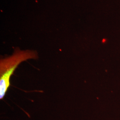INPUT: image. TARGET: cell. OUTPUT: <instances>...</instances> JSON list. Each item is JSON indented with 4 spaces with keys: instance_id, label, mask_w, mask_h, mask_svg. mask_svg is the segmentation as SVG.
<instances>
[{
    "instance_id": "cell-1",
    "label": "cell",
    "mask_w": 120,
    "mask_h": 120,
    "mask_svg": "<svg viewBox=\"0 0 120 120\" xmlns=\"http://www.w3.org/2000/svg\"><path fill=\"white\" fill-rule=\"evenodd\" d=\"M37 52L33 50L15 49L13 55L0 59V99L4 98L9 87L10 79L17 66L26 60L38 58Z\"/></svg>"
}]
</instances>
